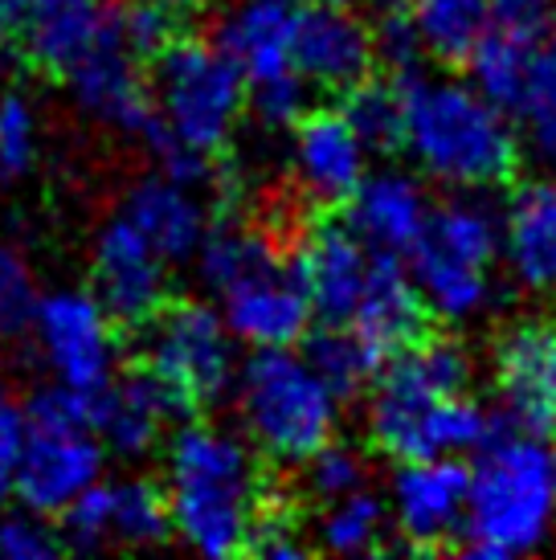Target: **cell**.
I'll use <instances>...</instances> for the list:
<instances>
[{
	"label": "cell",
	"mask_w": 556,
	"mask_h": 560,
	"mask_svg": "<svg viewBox=\"0 0 556 560\" xmlns=\"http://www.w3.org/2000/svg\"><path fill=\"white\" fill-rule=\"evenodd\" d=\"M475 360L454 336H417L385 357L369 385L364 430L377 451L405 458H466L495 434L491 413L471 397Z\"/></svg>",
	"instance_id": "6da1fadb"
},
{
	"label": "cell",
	"mask_w": 556,
	"mask_h": 560,
	"mask_svg": "<svg viewBox=\"0 0 556 560\" xmlns=\"http://www.w3.org/2000/svg\"><path fill=\"white\" fill-rule=\"evenodd\" d=\"M402 86V131L397 148L421 180L454 192H487L508 185L520 168L524 143L511 115L483 98L471 79L409 70Z\"/></svg>",
	"instance_id": "7a4b0ae2"
},
{
	"label": "cell",
	"mask_w": 556,
	"mask_h": 560,
	"mask_svg": "<svg viewBox=\"0 0 556 560\" xmlns=\"http://www.w3.org/2000/svg\"><path fill=\"white\" fill-rule=\"evenodd\" d=\"M172 536L201 557L246 552L263 512L258 451L213 421H176L164 438V479Z\"/></svg>",
	"instance_id": "3957f363"
},
{
	"label": "cell",
	"mask_w": 556,
	"mask_h": 560,
	"mask_svg": "<svg viewBox=\"0 0 556 560\" xmlns=\"http://www.w3.org/2000/svg\"><path fill=\"white\" fill-rule=\"evenodd\" d=\"M152 110L160 136L148 148L160 172L188 185L209 180V160L225 152L246 115V79L213 37L181 33L152 58Z\"/></svg>",
	"instance_id": "277c9868"
},
{
	"label": "cell",
	"mask_w": 556,
	"mask_h": 560,
	"mask_svg": "<svg viewBox=\"0 0 556 560\" xmlns=\"http://www.w3.org/2000/svg\"><path fill=\"white\" fill-rule=\"evenodd\" d=\"M475 454L459 545L483 560L536 552L556 528V451L548 438L491 434Z\"/></svg>",
	"instance_id": "5b68a950"
},
{
	"label": "cell",
	"mask_w": 556,
	"mask_h": 560,
	"mask_svg": "<svg viewBox=\"0 0 556 560\" xmlns=\"http://www.w3.org/2000/svg\"><path fill=\"white\" fill-rule=\"evenodd\" d=\"M230 397L242 438L278 467H299L340 430L344 401L294 348H250Z\"/></svg>",
	"instance_id": "8992f818"
},
{
	"label": "cell",
	"mask_w": 556,
	"mask_h": 560,
	"mask_svg": "<svg viewBox=\"0 0 556 560\" xmlns=\"http://www.w3.org/2000/svg\"><path fill=\"white\" fill-rule=\"evenodd\" d=\"M405 262L433 319L454 327L475 324L495 307L499 291V209L483 192H454L438 201Z\"/></svg>",
	"instance_id": "52a82bcc"
},
{
	"label": "cell",
	"mask_w": 556,
	"mask_h": 560,
	"mask_svg": "<svg viewBox=\"0 0 556 560\" xmlns=\"http://www.w3.org/2000/svg\"><path fill=\"white\" fill-rule=\"evenodd\" d=\"M107 458L91 421V397L49 385L21 405L13 499L33 512L62 515L86 487L107 475Z\"/></svg>",
	"instance_id": "ba28073f"
},
{
	"label": "cell",
	"mask_w": 556,
	"mask_h": 560,
	"mask_svg": "<svg viewBox=\"0 0 556 560\" xmlns=\"http://www.w3.org/2000/svg\"><path fill=\"white\" fill-rule=\"evenodd\" d=\"M238 348L213 303L205 299H181L164 303L160 312L143 324V369L164 381L188 413L217 405L230 397L233 376H238Z\"/></svg>",
	"instance_id": "9c48e42d"
},
{
	"label": "cell",
	"mask_w": 556,
	"mask_h": 560,
	"mask_svg": "<svg viewBox=\"0 0 556 560\" xmlns=\"http://www.w3.org/2000/svg\"><path fill=\"white\" fill-rule=\"evenodd\" d=\"M25 340L49 381L70 393L94 397L119 376V324L91 287L42 291Z\"/></svg>",
	"instance_id": "30bf717a"
},
{
	"label": "cell",
	"mask_w": 556,
	"mask_h": 560,
	"mask_svg": "<svg viewBox=\"0 0 556 560\" xmlns=\"http://www.w3.org/2000/svg\"><path fill=\"white\" fill-rule=\"evenodd\" d=\"M62 540L78 552H99V548H160L172 540L169 503L160 482L152 479H103L86 487L82 495L66 508Z\"/></svg>",
	"instance_id": "8fae6325"
},
{
	"label": "cell",
	"mask_w": 556,
	"mask_h": 560,
	"mask_svg": "<svg viewBox=\"0 0 556 560\" xmlns=\"http://www.w3.org/2000/svg\"><path fill=\"white\" fill-rule=\"evenodd\" d=\"M471 467L463 458H405L389 475V532L405 548L430 552L454 545L463 532Z\"/></svg>",
	"instance_id": "7c38bea8"
},
{
	"label": "cell",
	"mask_w": 556,
	"mask_h": 560,
	"mask_svg": "<svg viewBox=\"0 0 556 560\" xmlns=\"http://www.w3.org/2000/svg\"><path fill=\"white\" fill-rule=\"evenodd\" d=\"M91 291L119 327H143L172 299V262L115 213L91 242Z\"/></svg>",
	"instance_id": "4fadbf2b"
},
{
	"label": "cell",
	"mask_w": 556,
	"mask_h": 560,
	"mask_svg": "<svg viewBox=\"0 0 556 560\" xmlns=\"http://www.w3.org/2000/svg\"><path fill=\"white\" fill-rule=\"evenodd\" d=\"M495 393L503 418L536 438H556V324L516 319L491 348Z\"/></svg>",
	"instance_id": "5bb4252c"
},
{
	"label": "cell",
	"mask_w": 556,
	"mask_h": 560,
	"mask_svg": "<svg viewBox=\"0 0 556 560\" xmlns=\"http://www.w3.org/2000/svg\"><path fill=\"white\" fill-rule=\"evenodd\" d=\"M62 79L70 86L74 107L86 119L111 127V131H119L143 148L155 143L160 127H155L152 91H148V79L139 70V58L119 42V33L99 42L86 58H78Z\"/></svg>",
	"instance_id": "9a60e30c"
},
{
	"label": "cell",
	"mask_w": 556,
	"mask_h": 560,
	"mask_svg": "<svg viewBox=\"0 0 556 560\" xmlns=\"http://www.w3.org/2000/svg\"><path fill=\"white\" fill-rule=\"evenodd\" d=\"M287 168L299 188V197L320 209H336L352 197L360 176L369 172L372 148L356 127L344 119V110H308L294 127H287Z\"/></svg>",
	"instance_id": "2e32d148"
},
{
	"label": "cell",
	"mask_w": 556,
	"mask_h": 560,
	"mask_svg": "<svg viewBox=\"0 0 556 560\" xmlns=\"http://www.w3.org/2000/svg\"><path fill=\"white\" fill-rule=\"evenodd\" d=\"M294 70L311 91H352L377 70L372 25L352 13V4H303L294 25Z\"/></svg>",
	"instance_id": "e0dca14e"
},
{
	"label": "cell",
	"mask_w": 556,
	"mask_h": 560,
	"mask_svg": "<svg viewBox=\"0 0 556 560\" xmlns=\"http://www.w3.org/2000/svg\"><path fill=\"white\" fill-rule=\"evenodd\" d=\"M217 312L242 348H294L303 343L315 319L294 270L282 258L221 291Z\"/></svg>",
	"instance_id": "ac0fdd59"
},
{
	"label": "cell",
	"mask_w": 556,
	"mask_h": 560,
	"mask_svg": "<svg viewBox=\"0 0 556 560\" xmlns=\"http://www.w3.org/2000/svg\"><path fill=\"white\" fill-rule=\"evenodd\" d=\"M185 405L181 397L155 381L148 369H136V373H119L103 393L91 397V421L107 454L115 458H127V463H139L164 446V438L176 421H185Z\"/></svg>",
	"instance_id": "d6986e66"
},
{
	"label": "cell",
	"mask_w": 556,
	"mask_h": 560,
	"mask_svg": "<svg viewBox=\"0 0 556 560\" xmlns=\"http://www.w3.org/2000/svg\"><path fill=\"white\" fill-rule=\"evenodd\" d=\"M369 266L372 249L352 234L348 221L311 225L291 258V270L308 295L311 312L324 324H348L356 299L364 291V279H369Z\"/></svg>",
	"instance_id": "ffe728a7"
},
{
	"label": "cell",
	"mask_w": 556,
	"mask_h": 560,
	"mask_svg": "<svg viewBox=\"0 0 556 560\" xmlns=\"http://www.w3.org/2000/svg\"><path fill=\"white\" fill-rule=\"evenodd\" d=\"M352 234L372 254H409L430 218V192L426 180L409 168H369L344 201Z\"/></svg>",
	"instance_id": "44dd1931"
},
{
	"label": "cell",
	"mask_w": 556,
	"mask_h": 560,
	"mask_svg": "<svg viewBox=\"0 0 556 560\" xmlns=\"http://www.w3.org/2000/svg\"><path fill=\"white\" fill-rule=\"evenodd\" d=\"M466 70L483 98H491L511 119H524L544 94L556 91V42L491 30L471 54Z\"/></svg>",
	"instance_id": "7402d4cb"
},
{
	"label": "cell",
	"mask_w": 556,
	"mask_h": 560,
	"mask_svg": "<svg viewBox=\"0 0 556 560\" xmlns=\"http://www.w3.org/2000/svg\"><path fill=\"white\" fill-rule=\"evenodd\" d=\"M119 218H127L139 234L155 246V254L164 262H193V254L201 246V237L209 234V205L201 201L197 185L176 180L169 172H148L136 185L124 192V201L115 209Z\"/></svg>",
	"instance_id": "603a6c76"
},
{
	"label": "cell",
	"mask_w": 556,
	"mask_h": 560,
	"mask_svg": "<svg viewBox=\"0 0 556 560\" xmlns=\"http://www.w3.org/2000/svg\"><path fill=\"white\" fill-rule=\"evenodd\" d=\"M499 258L524 291H556V180H524L499 213Z\"/></svg>",
	"instance_id": "cb8c5ba5"
},
{
	"label": "cell",
	"mask_w": 556,
	"mask_h": 560,
	"mask_svg": "<svg viewBox=\"0 0 556 560\" xmlns=\"http://www.w3.org/2000/svg\"><path fill=\"white\" fill-rule=\"evenodd\" d=\"M299 0H230L213 30V42L225 49L242 79L258 82L282 70H294V25Z\"/></svg>",
	"instance_id": "d4e9b609"
},
{
	"label": "cell",
	"mask_w": 556,
	"mask_h": 560,
	"mask_svg": "<svg viewBox=\"0 0 556 560\" xmlns=\"http://www.w3.org/2000/svg\"><path fill=\"white\" fill-rule=\"evenodd\" d=\"M426 319H430V312H426L421 291L409 275V262L402 254H372L369 279H364V291L356 299L348 324L381 357H393L417 336H426Z\"/></svg>",
	"instance_id": "484cf974"
},
{
	"label": "cell",
	"mask_w": 556,
	"mask_h": 560,
	"mask_svg": "<svg viewBox=\"0 0 556 560\" xmlns=\"http://www.w3.org/2000/svg\"><path fill=\"white\" fill-rule=\"evenodd\" d=\"M115 4L103 0H70L62 9L46 13L42 21H33L30 30L16 33V46L33 66H42L46 74L62 79L66 70L86 58L99 42L115 37Z\"/></svg>",
	"instance_id": "4316f807"
},
{
	"label": "cell",
	"mask_w": 556,
	"mask_h": 560,
	"mask_svg": "<svg viewBox=\"0 0 556 560\" xmlns=\"http://www.w3.org/2000/svg\"><path fill=\"white\" fill-rule=\"evenodd\" d=\"M402 9L417 33L421 58L447 70L471 62L491 33V0H405Z\"/></svg>",
	"instance_id": "83f0119b"
},
{
	"label": "cell",
	"mask_w": 556,
	"mask_h": 560,
	"mask_svg": "<svg viewBox=\"0 0 556 560\" xmlns=\"http://www.w3.org/2000/svg\"><path fill=\"white\" fill-rule=\"evenodd\" d=\"M282 254H278L275 237L266 234V230L242 225V221H217V225H209V234L201 237V246L193 254L197 275H201V282L213 295L230 291L233 282L266 270Z\"/></svg>",
	"instance_id": "f1b7e54d"
},
{
	"label": "cell",
	"mask_w": 556,
	"mask_h": 560,
	"mask_svg": "<svg viewBox=\"0 0 556 560\" xmlns=\"http://www.w3.org/2000/svg\"><path fill=\"white\" fill-rule=\"evenodd\" d=\"M303 340H308L303 357L311 360V369L324 376L340 401L369 393V385L385 364V357L352 324H327L324 331H308Z\"/></svg>",
	"instance_id": "f546056e"
},
{
	"label": "cell",
	"mask_w": 556,
	"mask_h": 560,
	"mask_svg": "<svg viewBox=\"0 0 556 560\" xmlns=\"http://www.w3.org/2000/svg\"><path fill=\"white\" fill-rule=\"evenodd\" d=\"M315 545L332 557H364L389 540V512L385 499L360 487L352 495L327 499L320 520H315Z\"/></svg>",
	"instance_id": "4dcf8cb0"
},
{
	"label": "cell",
	"mask_w": 556,
	"mask_h": 560,
	"mask_svg": "<svg viewBox=\"0 0 556 560\" xmlns=\"http://www.w3.org/2000/svg\"><path fill=\"white\" fill-rule=\"evenodd\" d=\"M188 21V0H119L115 4V30L136 58H155L160 49L176 42Z\"/></svg>",
	"instance_id": "1f68e13d"
},
{
	"label": "cell",
	"mask_w": 556,
	"mask_h": 560,
	"mask_svg": "<svg viewBox=\"0 0 556 560\" xmlns=\"http://www.w3.org/2000/svg\"><path fill=\"white\" fill-rule=\"evenodd\" d=\"M344 119L356 127V136L369 143L372 152H389L397 148V131H402V86L393 82L364 79L352 91L340 94Z\"/></svg>",
	"instance_id": "d6a6232c"
},
{
	"label": "cell",
	"mask_w": 556,
	"mask_h": 560,
	"mask_svg": "<svg viewBox=\"0 0 556 560\" xmlns=\"http://www.w3.org/2000/svg\"><path fill=\"white\" fill-rule=\"evenodd\" d=\"M42 156V115L16 86H0V180H21Z\"/></svg>",
	"instance_id": "836d02e7"
},
{
	"label": "cell",
	"mask_w": 556,
	"mask_h": 560,
	"mask_svg": "<svg viewBox=\"0 0 556 560\" xmlns=\"http://www.w3.org/2000/svg\"><path fill=\"white\" fill-rule=\"evenodd\" d=\"M303 482H308V495H315L320 503L327 499L352 495L360 487H369V454L352 446V442H340V438H327L315 454H308L303 463Z\"/></svg>",
	"instance_id": "e575fe53"
},
{
	"label": "cell",
	"mask_w": 556,
	"mask_h": 560,
	"mask_svg": "<svg viewBox=\"0 0 556 560\" xmlns=\"http://www.w3.org/2000/svg\"><path fill=\"white\" fill-rule=\"evenodd\" d=\"M246 110L270 131H287L311 110V86L299 70L246 82Z\"/></svg>",
	"instance_id": "d590c367"
},
{
	"label": "cell",
	"mask_w": 556,
	"mask_h": 560,
	"mask_svg": "<svg viewBox=\"0 0 556 560\" xmlns=\"http://www.w3.org/2000/svg\"><path fill=\"white\" fill-rule=\"evenodd\" d=\"M42 287L33 279L30 258L0 242V340H25Z\"/></svg>",
	"instance_id": "8d00e7d4"
},
{
	"label": "cell",
	"mask_w": 556,
	"mask_h": 560,
	"mask_svg": "<svg viewBox=\"0 0 556 560\" xmlns=\"http://www.w3.org/2000/svg\"><path fill=\"white\" fill-rule=\"evenodd\" d=\"M62 548L66 540L54 524V515L33 512L25 503L16 512L0 508V560H49Z\"/></svg>",
	"instance_id": "74e56055"
},
{
	"label": "cell",
	"mask_w": 556,
	"mask_h": 560,
	"mask_svg": "<svg viewBox=\"0 0 556 560\" xmlns=\"http://www.w3.org/2000/svg\"><path fill=\"white\" fill-rule=\"evenodd\" d=\"M372 46H377V66L393 70L397 79L421 66V46H417V33L409 25V16H405V9H389L372 25Z\"/></svg>",
	"instance_id": "f35d334b"
},
{
	"label": "cell",
	"mask_w": 556,
	"mask_h": 560,
	"mask_svg": "<svg viewBox=\"0 0 556 560\" xmlns=\"http://www.w3.org/2000/svg\"><path fill=\"white\" fill-rule=\"evenodd\" d=\"M246 548L250 552H258V557L294 560L308 552V540H303V528H299L294 512L263 503V512H258V520H254V532H250Z\"/></svg>",
	"instance_id": "ab89813d"
},
{
	"label": "cell",
	"mask_w": 556,
	"mask_h": 560,
	"mask_svg": "<svg viewBox=\"0 0 556 560\" xmlns=\"http://www.w3.org/2000/svg\"><path fill=\"white\" fill-rule=\"evenodd\" d=\"M553 0H491V30L516 37H548Z\"/></svg>",
	"instance_id": "60d3db41"
},
{
	"label": "cell",
	"mask_w": 556,
	"mask_h": 560,
	"mask_svg": "<svg viewBox=\"0 0 556 560\" xmlns=\"http://www.w3.org/2000/svg\"><path fill=\"white\" fill-rule=\"evenodd\" d=\"M524 148L548 176L556 180V91L544 94L524 115Z\"/></svg>",
	"instance_id": "b9f144b4"
},
{
	"label": "cell",
	"mask_w": 556,
	"mask_h": 560,
	"mask_svg": "<svg viewBox=\"0 0 556 560\" xmlns=\"http://www.w3.org/2000/svg\"><path fill=\"white\" fill-rule=\"evenodd\" d=\"M16 446H21V405L0 376V508H9V499H13Z\"/></svg>",
	"instance_id": "7bdbcfd3"
},
{
	"label": "cell",
	"mask_w": 556,
	"mask_h": 560,
	"mask_svg": "<svg viewBox=\"0 0 556 560\" xmlns=\"http://www.w3.org/2000/svg\"><path fill=\"white\" fill-rule=\"evenodd\" d=\"M70 0H0V37H13L21 30H30L33 21H42L46 13L62 9Z\"/></svg>",
	"instance_id": "ee69618b"
},
{
	"label": "cell",
	"mask_w": 556,
	"mask_h": 560,
	"mask_svg": "<svg viewBox=\"0 0 556 560\" xmlns=\"http://www.w3.org/2000/svg\"><path fill=\"white\" fill-rule=\"evenodd\" d=\"M299 4H352V0H299Z\"/></svg>",
	"instance_id": "f6af8a7d"
},
{
	"label": "cell",
	"mask_w": 556,
	"mask_h": 560,
	"mask_svg": "<svg viewBox=\"0 0 556 560\" xmlns=\"http://www.w3.org/2000/svg\"><path fill=\"white\" fill-rule=\"evenodd\" d=\"M548 37L556 42V0H553V25H548Z\"/></svg>",
	"instance_id": "bcb514c9"
},
{
	"label": "cell",
	"mask_w": 556,
	"mask_h": 560,
	"mask_svg": "<svg viewBox=\"0 0 556 560\" xmlns=\"http://www.w3.org/2000/svg\"><path fill=\"white\" fill-rule=\"evenodd\" d=\"M188 4H230V0H188Z\"/></svg>",
	"instance_id": "7dc6e473"
}]
</instances>
